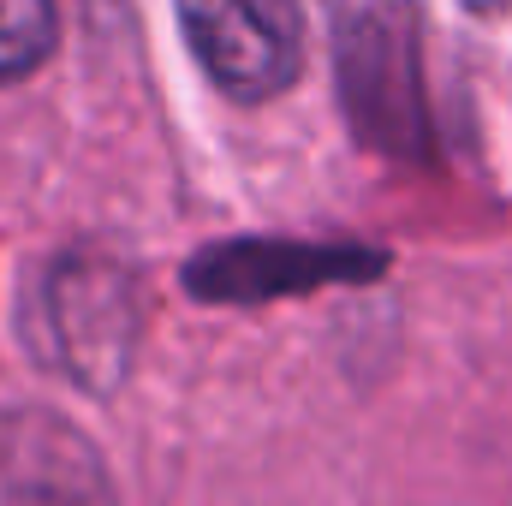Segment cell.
Masks as SVG:
<instances>
[{
	"mask_svg": "<svg viewBox=\"0 0 512 506\" xmlns=\"http://www.w3.org/2000/svg\"><path fill=\"white\" fill-rule=\"evenodd\" d=\"M197 66L239 102L280 96L298 78V0H179Z\"/></svg>",
	"mask_w": 512,
	"mask_h": 506,
	"instance_id": "1",
	"label": "cell"
},
{
	"mask_svg": "<svg viewBox=\"0 0 512 506\" xmlns=\"http://www.w3.org/2000/svg\"><path fill=\"white\" fill-rule=\"evenodd\" d=\"M54 48V0H0V84L36 72Z\"/></svg>",
	"mask_w": 512,
	"mask_h": 506,
	"instance_id": "2",
	"label": "cell"
},
{
	"mask_svg": "<svg viewBox=\"0 0 512 506\" xmlns=\"http://www.w3.org/2000/svg\"><path fill=\"white\" fill-rule=\"evenodd\" d=\"M471 12H501V6H512V0H465Z\"/></svg>",
	"mask_w": 512,
	"mask_h": 506,
	"instance_id": "3",
	"label": "cell"
}]
</instances>
